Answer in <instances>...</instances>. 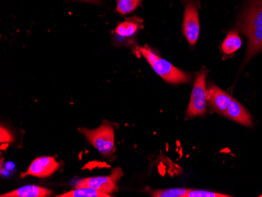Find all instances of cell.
Masks as SVG:
<instances>
[{"label":"cell","mask_w":262,"mask_h":197,"mask_svg":"<svg viewBox=\"0 0 262 197\" xmlns=\"http://www.w3.org/2000/svg\"><path fill=\"white\" fill-rule=\"evenodd\" d=\"M139 52L145 57L150 65L162 79L173 84L188 83L190 77L171 63L155 54L148 47L139 48Z\"/></svg>","instance_id":"obj_1"},{"label":"cell","mask_w":262,"mask_h":197,"mask_svg":"<svg viewBox=\"0 0 262 197\" xmlns=\"http://www.w3.org/2000/svg\"><path fill=\"white\" fill-rule=\"evenodd\" d=\"M79 130L86 136L89 143L100 154L108 156L114 152L115 133L111 125L103 123L98 128L94 130L79 128Z\"/></svg>","instance_id":"obj_2"},{"label":"cell","mask_w":262,"mask_h":197,"mask_svg":"<svg viewBox=\"0 0 262 197\" xmlns=\"http://www.w3.org/2000/svg\"><path fill=\"white\" fill-rule=\"evenodd\" d=\"M123 172L120 167L114 168L111 174L108 176H97V177L86 178L79 180L75 185L74 189L77 188H91L101 192L111 195L113 192L118 190L117 183L122 176Z\"/></svg>","instance_id":"obj_3"},{"label":"cell","mask_w":262,"mask_h":197,"mask_svg":"<svg viewBox=\"0 0 262 197\" xmlns=\"http://www.w3.org/2000/svg\"><path fill=\"white\" fill-rule=\"evenodd\" d=\"M207 71L200 72L197 75L187 111L188 117L202 116L206 113L207 101V90L206 88Z\"/></svg>","instance_id":"obj_4"},{"label":"cell","mask_w":262,"mask_h":197,"mask_svg":"<svg viewBox=\"0 0 262 197\" xmlns=\"http://www.w3.org/2000/svg\"><path fill=\"white\" fill-rule=\"evenodd\" d=\"M182 30L190 45H195L200 36V27L198 10L193 3H189L185 7Z\"/></svg>","instance_id":"obj_5"},{"label":"cell","mask_w":262,"mask_h":197,"mask_svg":"<svg viewBox=\"0 0 262 197\" xmlns=\"http://www.w3.org/2000/svg\"><path fill=\"white\" fill-rule=\"evenodd\" d=\"M61 167L60 163L52 157H42L35 159L32 161L28 170L21 173V178L30 176L34 177L44 178L50 177L55 173Z\"/></svg>","instance_id":"obj_6"},{"label":"cell","mask_w":262,"mask_h":197,"mask_svg":"<svg viewBox=\"0 0 262 197\" xmlns=\"http://www.w3.org/2000/svg\"><path fill=\"white\" fill-rule=\"evenodd\" d=\"M232 99L230 95L215 85H210L207 91V100L210 101V105L216 112L224 116Z\"/></svg>","instance_id":"obj_7"},{"label":"cell","mask_w":262,"mask_h":197,"mask_svg":"<svg viewBox=\"0 0 262 197\" xmlns=\"http://www.w3.org/2000/svg\"><path fill=\"white\" fill-rule=\"evenodd\" d=\"M225 116L230 120L241 123L244 126H251L253 125V120L251 114L247 111L242 104L234 99L233 98L229 103Z\"/></svg>","instance_id":"obj_8"},{"label":"cell","mask_w":262,"mask_h":197,"mask_svg":"<svg viewBox=\"0 0 262 197\" xmlns=\"http://www.w3.org/2000/svg\"><path fill=\"white\" fill-rule=\"evenodd\" d=\"M54 192L51 189L41 187L38 185H26L15 190L2 194L1 197H47Z\"/></svg>","instance_id":"obj_9"},{"label":"cell","mask_w":262,"mask_h":197,"mask_svg":"<svg viewBox=\"0 0 262 197\" xmlns=\"http://www.w3.org/2000/svg\"><path fill=\"white\" fill-rule=\"evenodd\" d=\"M241 46H242V39L241 36L236 32L232 31L228 34L225 40L222 42V49L224 54L230 55L238 51L241 48Z\"/></svg>","instance_id":"obj_10"},{"label":"cell","mask_w":262,"mask_h":197,"mask_svg":"<svg viewBox=\"0 0 262 197\" xmlns=\"http://www.w3.org/2000/svg\"><path fill=\"white\" fill-rule=\"evenodd\" d=\"M57 197H110V194L91 189V188L82 187L74 189L66 193L57 195Z\"/></svg>","instance_id":"obj_11"},{"label":"cell","mask_w":262,"mask_h":197,"mask_svg":"<svg viewBox=\"0 0 262 197\" xmlns=\"http://www.w3.org/2000/svg\"><path fill=\"white\" fill-rule=\"evenodd\" d=\"M138 25L133 20H126L119 25L116 29V32L122 37H130L136 33Z\"/></svg>","instance_id":"obj_12"},{"label":"cell","mask_w":262,"mask_h":197,"mask_svg":"<svg viewBox=\"0 0 262 197\" xmlns=\"http://www.w3.org/2000/svg\"><path fill=\"white\" fill-rule=\"evenodd\" d=\"M188 189L177 188V189H161L151 192V196L155 197H185Z\"/></svg>","instance_id":"obj_13"},{"label":"cell","mask_w":262,"mask_h":197,"mask_svg":"<svg viewBox=\"0 0 262 197\" xmlns=\"http://www.w3.org/2000/svg\"><path fill=\"white\" fill-rule=\"evenodd\" d=\"M141 0H118L117 11L122 15L133 12L138 7Z\"/></svg>","instance_id":"obj_14"},{"label":"cell","mask_w":262,"mask_h":197,"mask_svg":"<svg viewBox=\"0 0 262 197\" xmlns=\"http://www.w3.org/2000/svg\"><path fill=\"white\" fill-rule=\"evenodd\" d=\"M230 195L225 194L217 193V192H209V191L195 190V189H188L185 197H229Z\"/></svg>","instance_id":"obj_15"},{"label":"cell","mask_w":262,"mask_h":197,"mask_svg":"<svg viewBox=\"0 0 262 197\" xmlns=\"http://www.w3.org/2000/svg\"><path fill=\"white\" fill-rule=\"evenodd\" d=\"M1 142L4 143H10L14 141V136L12 135L11 132H9L7 128H4V126H1Z\"/></svg>","instance_id":"obj_16"},{"label":"cell","mask_w":262,"mask_h":197,"mask_svg":"<svg viewBox=\"0 0 262 197\" xmlns=\"http://www.w3.org/2000/svg\"><path fill=\"white\" fill-rule=\"evenodd\" d=\"M81 1H84V2L93 3V4H99L101 1L100 0H81Z\"/></svg>","instance_id":"obj_17"},{"label":"cell","mask_w":262,"mask_h":197,"mask_svg":"<svg viewBox=\"0 0 262 197\" xmlns=\"http://www.w3.org/2000/svg\"><path fill=\"white\" fill-rule=\"evenodd\" d=\"M260 196H262V195H260Z\"/></svg>","instance_id":"obj_18"}]
</instances>
